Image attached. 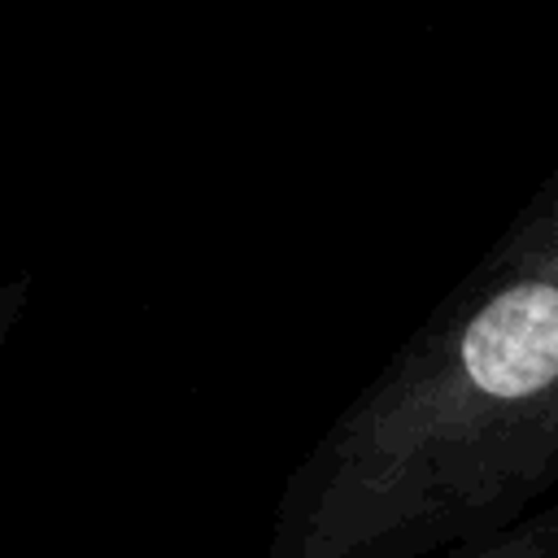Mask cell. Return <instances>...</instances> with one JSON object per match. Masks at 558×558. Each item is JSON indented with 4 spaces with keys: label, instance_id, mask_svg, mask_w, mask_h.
<instances>
[{
    "label": "cell",
    "instance_id": "obj_1",
    "mask_svg": "<svg viewBox=\"0 0 558 558\" xmlns=\"http://www.w3.org/2000/svg\"><path fill=\"white\" fill-rule=\"evenodd\" d=\"M471 379L493 397H527L558 379V288L519 283L484 305L462 340Z\"/></svg>",
    "mask_w": 558,
    "mask_h": 558
}]
</instances>
